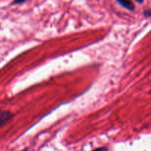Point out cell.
<instances>
[{"label":"cell","instance_id":"obj_6","mask_svg":"<svg viewBox=\"0 0 151 151\" xmlns=\"http://www.w3.org/2000/svg\"><path fill=\"white\" fill-rule=\"evenodd\" d=\"M23 151H28V150H27V149H25Z\"/></svg>","mask_w":151,"mask_h":151},{"label":"cell","instance_id":"obj_2","mask_svg":"<svg viewBox=\"0 0 151 151\" xmlns=\"http://www.w3.org/2000/svg\"><path fill=\"white\" fill-rule=\"evenodd\" d=\"M120 5L127 10L133 11L135 10V4L131 0H115Z\"/></svg>","mask_w":151,"mask_h":151},{"label":"cell","instance_id":"obj_3","mask_svg":"<svg viewBox=\"0 0 151 151\" xmlns=\"http://www.w3.org/2000/svg\"><path fill=\"white\" fill-rule=\"evenodd\" d=\"M29 1V0H13L11 3V5H16V4H20L22 3H25V1Z\"/></svg>","mask_w":151,"mask_h":151},{"label":"cell","instance_id":"obj_1","mask_svg":"<svg viewBox=\"0 0 151 151\" xmlns=\"http://www.w3.org/2000/svg\"><path fill=\"white\" fill-rule=\"evenodd\" d=\"M13 114L7 111H0V128L4 126L13 117Z\"/></svg>","mask_w":151,"mask_h":151},{"label":"cell","instance_id":"obj_5","mask_svg":"<svg viewBox=\"0 0 151 151\" xmlns=\"http://www.w3.org/2000/svg\"><path fill=\"white\" fill-rule=\"evenodd\" d=\"M135 1H136V2L139 3V4H142V3H143L144 0H135Z\"/></svg>","mask_w":151,"mask_h":151},{"label":"cell","instance_id":"obj_4","mask_svg":"<svg viewBox=\"0 0 151 151\" xmlns=\"http://www.w3.org/2000/svg\"><path fill=\"white\" fill-rule=\"evenodd\" d=\"M93 151H108V149L107 148V147H99V148H96V150Z\"/></svg>","mask_w":151,"mask_h":151}]
</instances>
